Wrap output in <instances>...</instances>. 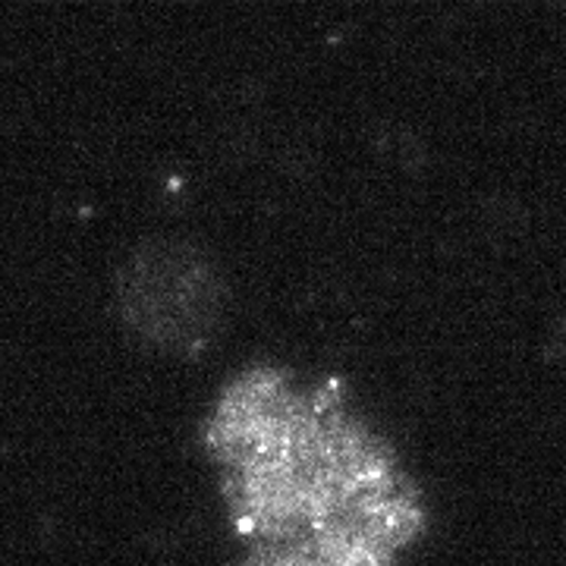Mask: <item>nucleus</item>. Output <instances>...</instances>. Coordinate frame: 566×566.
<instances>
[{
  "label": "nucleus",
  "instance_id": "f257e3e1",
  "mask_svg": "<svg viewBox=\"0 0 566 566\" xmlns=\"http://www.w3.org/2000/svg\"><path fill=\"white\" fill-rule=\"evenodd\" d=\"M208 447L255 551L387 566L419 532V504L378 438L334 387L259 368L223 390Z\"/></svg>",
  "mask_w": 566,
  "mask_h": 566
},
{
  "label": "nucleus",
  "instance_id": "f03ea898",
  "mask_svg": "<svg viewBox=\"0 0 566 566\" xmlns=\"http://www.w3.org/2000/svg\"><path fill=\"white\" fill-rule=\"evenodd\" d=\"M117 303L142 344L164 353H196L221 327L227 286L218 264L196 245L151 240L123 264Z\"/></svg>",
  "mask_w": 566,
  "mask_h": 566
}]
</instances>
